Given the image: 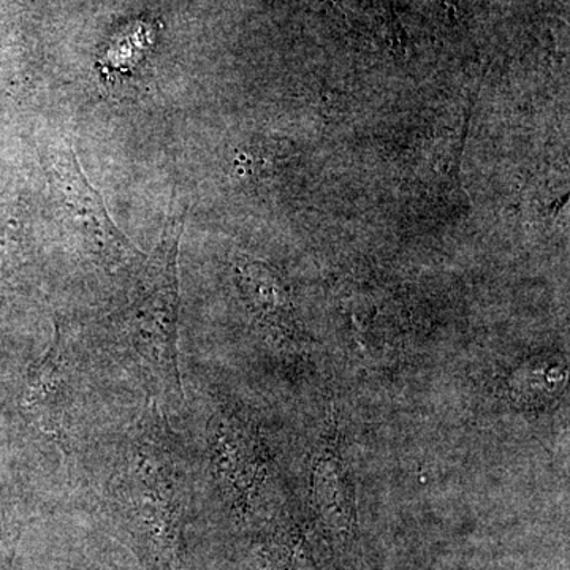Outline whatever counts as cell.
<instances>
[{
    "label": "cell",
    "instance_id": "obj_1",
    "mask_svg": "<svg viewBox=\"0 0 570 570\" xmlns=\"http://www.w3.org/2000/svg\"><path fill=\"white\" fill-rule=\"evenodd\" d=\"M112 515L142 558L160 570L181 569L186 469L181 448L163 417L135 425L107 487Z\"/></svg>",
    "mask_w": 570,
    "mask_h": 570
},
{
    "label": "cell",
    "instance_id": "obj_5",
    "mask_svg": "<svg viewBox=\"0 0 570 570\" xmlns=\"http://www.w3.org/2000/svg\"><path fill=\"white\" fill-rule=\"evenodd\" d=\"M212 455L214 471L236 505L254 497L264 475V450L249 423L236 415L223 414L213 420Z\"/></svg>",
    "mask_w": 570,
    "mask_h": 570
},
{
    "label": "cell",
    "instance_id": "obj_3",
    "mask_svg": "<svg viewBox=\"0 0 570 570\" xmlns=\"http://www.w3.org/2000/svg\"><path fill=\"white\" fill-rule=\"evenodd\" d=\"M47 171L56 198L77 225L96 261L110 272H137L146 255L112 224L102 197L82 174L77 154L69 142L55 148L51 146L47 157Z\"/></svg>",
    "mask_w": 570,
    "mask_h": 570
},
{
    "label": "cell",
    "instance_id": "obj_6",
    "mask_svg": "<svg viewBox=\"0 0 570 570\" xmlns=\"http://www.w3.org/2000/svg\"><path fill=\"white\" fill-rule=\"evenodd\" d=\"M236 283L247 306L262 324L277 332L288 328L292 321L291 298L275 269L262 262L242 258L236 264Z\"/></svg>",
    "mask_w": 570,
    "mask_h": 570
},
{
    "label": "cell",
    "instance_id": "obj_2",
    "mask_svg": "<svg viewBox=\"0 0 570 570\" xmlns=\"http://www.w3.org/2000/svg\"><path fill=\"white\" fill-rule=\"evenodd\" d=\"M184 214L165 225L159 245L135 272L129 303L116 314L119 340L159 392L183 400L178 362V249Z\"/></svg>",
    "mask_w": 570,
    "mask_h": 570
},
{
    "label": "cell",
    "instance_id": "obj_4",
    "mask_svg": "<svg viewBox=\"0 0 570 570\" xmlns=\"http://www.w3.org/2000/svg\"><path fill=\"white\" fill-rule=\"evenodd\" d=\"M73 360L61 330L52 336L50 347L29 371L22 390L20 409L29 425L51 441L66 439L75 403Z\"/></svg>",
    "mask_w": 570,
    "mask_h": 570
}]
</instances>
